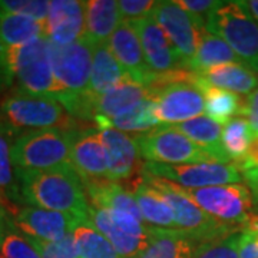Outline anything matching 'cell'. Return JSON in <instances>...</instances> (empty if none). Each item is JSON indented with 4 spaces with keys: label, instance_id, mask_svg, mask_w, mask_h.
Returning <instances> with one entry per match:
<instances>
[{
    "label": "cell",
    "instance_id": "1",
    "mask_svg": "<svg viewBox=\"0 0 258 258\" xmlns=\"http://www.w3.org/2000/svg\"><path fill=\"white\" fill-rule=\"evenodd\" d=\"M18 201L50 211L72 214L89 220L91 204L85 192L81 175L71 164L52 169L15 168Z\"/></svg>",
    "mask_w": 258,
    "mask_h": 258
},
{
    "label": "cell",
    "instance_id": "2",
    "mask_svg": "<svg viewBox=\"0 0 258 258\" xmlns=\"http://www.w3.org/2000/svg\"><path fill=\"white\" fill-rule=\"evenodd\" d=\"M0 118L6 131L22 134L40 129H79V122L66 111L60 101L19 89L2 101Z\"/></svg>",
    "mask_w": 258,
    "mask_h": 258
},
{
    "label": "cell",
    "instance_id": "3",
    "mask_svg": "<svg viewBox=\"0 0 258 258\" xmlns=\"http://www.w3.org/2000/svg\"><path fill=\"white\" fill-rule=\"evenodd\" d=\"M0 69L18 83L19 91L57 99L60 89L53 75L49 40L40 37L25 46L0 47Z\"/></svg>",
    "mask_w": 258,
    "mask_h": 258
},
{
    "label": "cell",
    "instance_id": "4",
    "mask_svg": "<svg viewBox=\"0 0 258 258\" xmlns=\"http://www.w3.org/2000/svg\"><path fill=\"white\" fill-rule=\"evenodd\" d=\"M148 89L157 102V118L162 126L191 120L205 111L204 93L197 85V74L188 69L155 75Z\"/></svg>",
    "mask_w": 258,
    "mask_h": 258
},
{
    "label": "cell",
    "instance_id": "5",
    "mask_svg": "<svg viewBox=\"0 0 258 258\" xmlns=\"http://www.w3.org/2000/svg\"><path fill=\"white\" fill-rule=\"evenodd\" d=\"M205 28L221 37L241 63L258 74V22L242 2H220L207 18Z\"/></svg>",
    "mask_w": 258,
    "mask_h": 258
},
{
    "label": "cell",
    "instance_id": "6",
    "mask_svg": "<svg viewBox=\"0 0 258 258\" xmlns=\"http://www.w3.org/2000/svg\"><path fill=\"white\" fill-rule=\"evenodd\" d=\"M139 178L147 185L155 188L158 192L165 198L166 203L169 204V207L174 212L175 230L182 231L189 238L195 241V244H200L214 237L241 232L238 228L227 225L211 215H208L207 212H204L197 204L192 203L181 191V186L175 182L151 175L142 169H141Z\"/></svg>",
    "mask_w": 258,
    "mask_h": 258
},
{
    "label": "cell",
    "instance_id": "7",
    "mask_svg": "<svg viewBox=\"0 0 258 258\" xmlns=\"http://www.w3.org/2000/svg\"><path fill=\"white\" fill-rule=\"evenodd\" d=\"M76 131L40 129L20 134L12 144V164L19 169L33 171L69 165Z\"/></svg>",
    "mask_w": 258,
    "mask_h": 258
},
{
    "label": "cell",
    "instance_id": "8",
    "mask_svg": "<svg viewBox=\"0 0 258 258\" xmlns=\"http://www.w3.org/2000/svg\"><path fill=\"white\" fill-rule=\"evenodd\" d=\"M181 186V185H179ZM181 191L204 212L227 225L235 227L242 232L245 222L254 214V201L247 185L230 184Z\"/></svg>",
    "mask_w": 258,
    "mask_h": 258
},
{
    "label": "cell",
    "instance_id": "9",
    "mask_svg": "<svg viewBox=\"0 0 258 258\" xmlns=\"http://www.w3.org/2000/svg\"><path fill=\"white\" fill-rule=\"evenodd\" d=\"M96 43L86 35L78 42L59 46L49 40V53L56 83L60 89L57 101L63 96L86 92L92 74Z\"/></svg>",
    "mask_w": 258,
    "mask_h": 258
},
{
    "label": "cell",
    "instance_id": "10",
    "mask_svg": "<svg viewBox=\"0 0 258 258\" xmlns=\"http://www.w3.org/2000/svg\"><path fill=\"white\" fill-rule=\"evenodd\" d=\"M132 137L137 142L141 157L147 162L172 165L217 162L210 154L197 147L191 139L172 126H161L152 132Z\"/></svg>",
    "mask_w": 258,
    "mask_h": 258
},
{
    "label": "cell",
    "instance_id": "11",
    "mask_svg": "<svg viewBox=\"0 0 258 258\" xmlns=\"http://www.w3.org/2000/svg\"><path fill=\"white\" fill-rule=\"evenodd\" d=\"M142 171L168 179L188 189H198L218 185L241 184L244 175L235 164H157L145 162Z\"/></svg>",
    "mask_w": 258,
    "mask_h": 258
},
{
    "label": "cell",
    "instance_id": "12",
    "mask_svg": "<svg viewBox=\"0 0 258 258\" xmlns=\"http://www.w3.org/2000/svg\"><path fill=\"white\" fill-rule=\"evenodd\" d=\"M151 16L165 32L184 68L188 69L197 53L200 33L201 28L205 26V22L194 18L186 10L178 6L176 2L171 0L157 2Z\"/></svg>",
    "mask_w": 258,
    "mask_h": 258
},
{
    "label": "cell",
    "instance_id": "13",
    "mask_svg": "<svg viewBox=\"0 0 258 258\" xmlns=\"http://www.w3.org/2000/svg\"><path fill=\"white\" fill-rule=\"evenodd\" d=\"M15 224L26 237L43 241H59L74 232L85 220L72 214L50 211L36 207L18 208L13 214Z\"/></svg>",
    "mask_w": 258,
    "mask_h": 258
},
{
    "label": "cell",
    "instance_id": "14",
    "mask_svg": "<svg viewBox=\"0 0 258 258\" xmlns=\"http://www.w3.org/2000/svg\"><path fill=\"white\" fill-rule=\"evenodd\" d=\"M131 25L138 33L145 60L152 74L165 75L178 69H185L165 32L151 15L132 20Z\"/></svg>",
    "mask_w": 258,
    "mask_h": 258
},
{
    "label": "cell",
    "instance_id": "15",
    "mask_svg": "<svg viewBox=\"0 0 258 258\" xmlns=\"http://www.w3.org/2000/svg\"><path fill=\"white\" fill-rule=\"evenodd\" d=\"M71 165L86 179H108L109 174V157L103 145L101 131L98 128H81L75 132Z\"/></svg>",
    "mask_w": 258,
    "mask_h": 258
},
{
    "label": "cell",
    "instance_id": "16",
    "mask_svg": "<svg viewBox=\"0 0 258 258\" xmlns=\"http://www.w3.org/2000/svg\"><path fill=\"white\" fill-rule=\"evenodd\" d=\"M46 39L59 46L78 42L86 35V2L53 0L45 23Z\"/></svg>",
    "mask_w": 258,
    "mask_h": 258
},
{
    "label": "cell",
    "instance_id": "17",
    "mask_svg": "<svg viewBox=\"0 0 258 258\" xmlns=\"http://www.w3.org/2000/svg\"><path fill=\"white\" fill-rule=\"evenodd\" d=\"M108 46L132 81L147 88L152 83L155 74H152L148 68L138 33L131 22L123 20L120 23L119 28L109 37Z\"/></svg>",
    "mask_w": 258,
    "mask_h": 258
},
{
    "label": "cell",
    "instance_id": "18",
    "mask_svg": "<svg viewBox=\"0 0 258 258\" xmlns=\"http://www.w3.org/2000/svg\"><path fill=\"white\" fill-rule=\"evenodd\" d=\"M149 96L151 91L147 86L128 78L101 96H92L91 122L99 123L102 120H112L122 116Z\"/></svg>",
    "mask_w": 258,
    "mask_h": 258
},
{
    "label": "cell",
    "instance_id": "19",
    "mask_svg": "<svg viewBox=\"0 0 258 258\" xmlns=\"http://www.w3.org/2000/svg\"><path fill=\"white\" fill-rule=\"evenodd\" d=\"M102 141L109 157L108 179L113 182L128 181L137 175L142 165L139 164V149L132 135L113 128L99 129Z\"/></svg>",
    "mask_w": 258,
    "mask_h": 258
},
{
    "label": "cell",
    "instance_id": "20",
    "mask_svg": "<svg viewBox=\"0 0 258 258\" xmlns=\"http://www.w3.org/2000/svg\"><path fill=\"white\" fill-rule=\"evenodd\" d=\"M83 186L92 208L103 211L129 212L144 221L132 192L119 182L109 179H86L83 181Z\"/></svg>",
    "mask_w": 258,
    "mask_h": 258
},
{
    "label": "cell",
    "instance_id": "21",
    "mask_svg": "<svg viewBox=\"0 0 258 258\" xmlns=\"http://www.w3.org/2000/svg\"><path fill=\"white\" fill-rule=\"evenodd\" d=\"M178 132L184 134L188 139H191L197 147H200L207 154H210L217 162L221 164H234L227 155L222 147V128L221 123L212 120L208 116H197L191 120L178 123L172 126Z\"/></svg>",
    "mask_w": 258,
    "mask_h": 258
},
{
    "label": "cell",
    "instance_id": "22",
    "mask_svg": "<svg viewBox=\"0 0 258 258\" xmlns=\"http://www.w3.org/2000/svg\"><path fill=\"white\" fill-rule=\"evenodd\" d=\"M129 191L137 201L144 221L149 224V227L175 230V218L172 208L155 188L145 184L138 176L129 185Z\"/></svg>",
    "mask_w": 258,
    "mask_h": 258
},
{
    "label": "cell",
    "instance_id": "23",
    "mask_svg": "<svg viewBox=\"0 0 258 258\" xmlns=\"http://www.w3.org/2000/svg\"><path fill=\"white\" fill-rule=\"evenodd\" d=\"M128 78L129 75L116 60L108 43L96 45L93 53L92 74L86 92L92 96H101Z\"/></svg>",
    "mask_w": 258,
    "mask_h": 258
},
{
    "label": "cell",
    "instance_id": "24",
    "mask_svg": "<svg viewBox=\"0 0 258 258\" xmlns=\"http://www.w3.org/2000/svg\"><path fill=\"white\" fill-rule=\"evenodd\" d=\"M89 220L98 228V231L102 232L109 240L119 258H137L154 241V227H152V235L151 237H145V238L131 237L128 234H125L123 231H120L112 222L109 212L103 211V210H96V208L91 207Z\"/></svg>",
    "mask_w": 258,
    "mask_h": 258
},
{
    "label": "cell",
    "instance_id": "25",
    "mask_svg": "<svg viewBox=\"0 0 258 258\" xmlns=\"http://www.w3.org/2000/svg\"><path fill=\"white\" fill-rule=\"evenodd\" d=\"M123 22L119 3L115 0L86 2V36L96 45L108 43L112 33Z\"/></svg>",
    "mask_w": 258,
    "mask_h": 258
},
{
    "label": "cell",
    "instance_id": "26",
    "mask_svg": "<svg viewBox=\"0 0 258 258\" xmlns=\"http://www.w3.org/2000/svg\"><path fill=\"white\" fill-rule=\"evenodd\" d=\"M212 86L227 89L237 95H247L258 89V74L242 63H225L210 68L200 75Z\"/></svg>",
    "mask_w": 258,
    "mask_h": 258
},
{
    "label": "cell",
    "instance_id": "27",
    "mask_svg": "<svg viewBox=\"0 0 258 258\" xmlns=\"http://www.w3.org/2000/svg\"><path fill=\"white\" fill-rule=\"evenodd\" d=\"M225 63H241V60L221 37L212 35L208 29L203 26L200 33L198 49L192 62L188 66V71L201 75L210 68Z\"/></svg>",
    "mask_w": 258,
    "mask_h": 258
},
{
    "label": "cell",
    "instance_id": "28",
    "mask_svg": "<svg viewBox=\"0 0 258 258\" xmlns=\"http://www.w3.org/2000/svg\"><path fill=\"white\" fill-rule=\"evenodd\" d=\"M40 37H46L45 23L0 10V47L25 46Z\"/></svg>",
    "mask_w": 258,
    "mask_h": 258
},
{
    "label": "cell",
    "instance_id": "29",
    "mask_svg": "<svg viewBox=\"0 0 258 258\" xmlns=\"http://www.w3.org/2000/svg\"><path fill=\"white\" fill-rule=\"evenodd\" d=\"M197 85L204 93L205 101V113L208 118L218 122V123H228L232 118L240 115L244 98L240 95L212 86L204 81L200 75H197Z\"/></svg>",
    "mask_w": 258,
    "mask_h": 258
},
{
    "label": "cell",
    "instance_id": "30",
    "mask_svg": "<svg viewBox=\"0 0 258 258\" xmlns=\"http://www.w3.org/2000/svg\"><path fill=\"white\" fill-rule=\"evenodd\" d=\"M98 129L113 128L122 132H131L132 135L148 134L161 128V122L157 118V102L152 96L138 103L128 113L112 120H102L96 123Z\"/></svg>",
    "mask_w": 258,
    "mask_h": 258
},
{
    "label": "cell",
    "instance_id": "31",
    "mask_svg": "<svg viewBox=\"0 0 258 258\" xmlns=\"http://www.w3.org/2000/svg\"><path fill=\"white\" fill-rule=\"evenodd\" d=\"M195 245L182 231L154 228V241L137 258H192Z\"/></svg>",
    "mask_w": 258,
    "mask_h": 258
},
{
    "label": "cell",
    "instance_id": "32",
    "mask_svg": "<svg viewBox=\"0 0 258 258\" xmlns=\"http://www.w3.org/2000/svg\"><path fill=\"white\" fill-rule=\"evenodd\" d=\"M0 255L3 258H40L29 238L19 230L13 212L0 205Z\"/></svg>",
    "mask_w": 258,
    "mask_h": 258
},
{
    "label": "cell",
    "instance_id": "33",
    "mask_svg": "<svg viewBox=\"0 0 258 258\" xmlns=\"http://www.w3.org/2000/svg\"><path fill=\"white\" fill-rule=\"evenodd\" d=\"M79 258H119L109 240L91 220L82 221L74 231Z\"/></svg>",
    "mask_w": 258,
    "mask_h": 258
},
{
    "label": "cell",
    "instance_id": "34",
    "mask_svg": "<svg viewBox=\"0 0 258 258\" xmlns=\"http://www.w3.org/2000/svg\"><path fill=\"white\" fill-rule=\"evenodd\" d=\"M8 134L0 123V205L15 214L18 208H15L12 201H18V188Z\"/></svg>",
    "mask_w": 258,
    "mask_h": 258
},
{
    "label": "cell",
    "instance_id": "35",
    "mask_svg": "<svg viewBox=\"0 0 258 258\" xmlns=\"http://www.w3.org/2000/svg\"><path fill=\"white\" fill-rule=\"evenodd\" d=\"M252 138V131L245 118L235 116L225 123L222 131V147L234 164H238L245 157Z\"/></svg>",
    "mask_w": 258,
    "mask_h": 258
},
{
    "label": "cell",
    "instance_id": "36",
    "mask_svg": "<svg viewBox=\"0 0 258 258\" xmlns=\"http://www.w3.org/2000/svg\"><path fill=\"white\" fill-rule=\"evenodd\" d=\"M241 232L220 235L195 245L192 258H240L238 244Z\"/></svg>",
    "mask_w": 258,
    "mask_h": 258
},
{
    "label": "cell",
    "instance_id": "37",
    "mask_svg": "<svg viewBox=\"0 0 258 258\" xmlns=\"http://www.w3.org/2000/svg\"><path fill=\"white\" fill-rule=\"evenodd\" d=\"M50 2L46 0H0V10L46 23Z\"/></svg>",
    "mask_w": 258,
    "mask_h": 258
},
{
    "label": "cell",
    "instance_id": "38",
    "mask_svg": "<svg viewBox=\"0 0 258 258\" xmlns=\"http://www.w3.org/2000/svg\"><path fill=\"white\" fill-rule=\"evenodd\" d=\"M28 238L36 248L40 258H79L74 232L59 241H43L30 237Z\"/></svg>",
    "mask_w": 258,
    "mask_h": 258
},
{
    "label": "cell",
    "instance_id": "39",
    "mask_svg": "<svg viewBox=\"0 0 258 258\" xmlns=\"http://www.w3.org/2000/svg\"><path fill=\"white\" fill-rule=\"evenodd\" d=\"M119 10L123 20H138L152 15L157 2L154 0H120Z\"/></svg>",
    "mask_w": 258,
    "mask_h": 258
},
{
    "label": "cell",
    "instance_id": "40",
    "mask_svg": "<svg viewBox=\"0 0 258 258\" xmlns=\"http://www.w3.org/2000/svg\"><path fill=\"white\" fill-rule=\"evenodd\" d=\"M175 2L178 6L186 10L189 15H192L194 18L203 20L205 23H207V18L210 16V13L220 3V2H214V0H175Z\"/></svg>",
    "mask_w": 258,
    "mask_h": 258
},
{
    "label": "cell",
    "instance_id": "41",
    "mask_svg": "<svg viewBox=\"0 0 258 258\" xmlns=\"http://www.w3.org/2000/svg\"><path fill=\"white\" fill-rule=\"evenodd\" d=\"M248 120L249 128L252 131V135H258V89L252 93H249L247 98H244L242 108H241L240 115Z\"/></svg>",
    "mask_w": 258,
    "mask_h": 258
},
{
    "label": "cell",
    "instance_id": "42",
    "mask_svg": "<svg viewBox=\"0 0 258 258\" xmlns=\"http://www.w3.org/2000/svg\"><path fill=\"white\" fill-rule=\"evenodd\" d=\"M238 255L240 258H258V230L241 232Z\"/></svg>",
    "mask_w": 258,
    "mask_h": 258
},
{
    "label": "cell",
    "instance_id": "43",
    "mask_svg": "<svg viewBox=\"0 0 258 258\" xmlns=\"http://www.w3.org/2000/svg\"><path fill=\"white\" fill-rule=\"evenodd\" d=\"M235 165L240 168L242 175L248 171H258V135H255L251 144H249L248 151L245 154V157L241 159L238 164Z\"/></svg>",
    "mask_w": 258,
    "mask_h": 258
},
{
    "label": "cell",
    "instance_id": "44",
    "mask_svg": "<svg viewBox=\"0 0 258 258\" xmlns=\"http://www.w3.org/2000/svg\"><path fill=\"white\" fill-rule=\"evenodd\" d=\"M244 179L251 191L254 207L258 210V171H248L244 174Z\"/></svg>",
    "mask_w": 258,
    "mask_h": 258
},
{
    "label": "cell",
    "instance_id": "45",
    "mask_svg": "<svg viewBox=\"0 0 258 258\" xmlns=\"http://www.w3.org/2000/svg\"><path fill=\"white\" fill-rule=\"evenodd\" d=\"M245 9L248 10L249 15L258 22V0H249V2H242Z\"/></svg>",
    "mask_w": 258,
    "mask_h": 258
},
{
    "label": "cell",
    "instance_id": "46",
    "mask_svg": "<svg viewBox=\"0 0 258 258\" xmlns=\"http://www.w3.org/2000/svg\"><path fill=\"white\" fill-rule=\"evenodd\" d=\"M0 258H3V257H2V255H0Z\"/></svg>",
    "mask_w": 258,
    "mask_h": 258
}]
</instances>
